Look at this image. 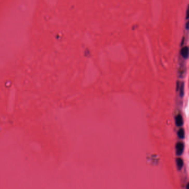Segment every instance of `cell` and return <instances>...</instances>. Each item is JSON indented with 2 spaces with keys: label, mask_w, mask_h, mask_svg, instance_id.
I'll return each instance as SVG.
<instances>
[{
  "label": "cell",
  "mask_w": 189,
  "mask_h": 189,
  "mask_svg": "<svg viewBox=\"0 0 189 189\" xmlns=\"http://www.w3.org/2000/svg\"><path fill=\"white\" fill-rule=\"evenodd\" d=\"M178 136H179V137L180 138H181V139L184 138V137H185V132H184V129H182V128L180 129L179 130V131H178Z\"/></svg>",
  "instance_id": "obj_5"
},
{
  "label": "cell",
  "mask_w": 189,
  "mask_h": 189,
  "mask_svg": "<svg viewBox=\"0 0 189 189\" xmlns=\"http://www.w3.org/2000/svg\"><path fill=\"white\" fill-rule=\"evenodd\" d=\"M187 189H189V183H188V184L187 185V187H186Z\"/></svg>",
  "instance_id": "obj_9"
},
{
  "label": "cell",
  "mask_w": 189,
  "mask_h": 189,
  "mask_svg": "<svg viewBox=\"0 0 189 189\" xmlns=\"http://www.w3.org/2000/svg\"><path fill=\"white\" fill-rule=\"evenodd\" d=\"M177 163L178 168L179 169H181L183 166V160L181 159V158H178L177 159Z\"/></svg>",
  "instance_id": "obj_4"
},
{
  "label": "cell",
  "mask_w": 189,
  "mask_h": 189,
  "mask_svg": "<svg viewBox=\"0 0 189 189\" xmlns=\"http://www.w3.org/2000/svg\"><path fill=\"white\" fill-rule=\"evenodd\" d=\"M175 121H176V125H177L178 126L180 127L181 126L183 125V117L181 115H178L177 117H176L175 118Z\"/></svg>",
  "instance_id": "obj_3"
},
{
  "label": "cell",
  "mask_w": 189,
  "mask_h": 189,
  "mask_svg": "<svg viewBox=\"0 0 189 189\" xmlns=\"http://www.w3.org/2000/svg\"><path fill=\"white\" fill-rule=\"evenodd\" d=\"M186 17V19H189V5L188 6V7L187 8Z\"/></svg>",
  "instance_id": "obj_7"
},
{
  "label": "cell",
  "mask_w": 189,
  "mask_h": 189,
  "mask_svg": "<svg viewBox=\"0 0 189 189\" xmlns=\"http://www.w3.org/2000/svg\"><path fill=\"white\" fill-rule=\"evenodd\" d=\"M184 149V144L183 142H178L176 145V150L178 155H181Z\"/></svg>",
  "instance_id": "obj_1"
},
{
  "label": "cell",
  "mask_w": 189,
  "mask_h": 189,
  "mask_svg": "<svg viewBox=\"0 0 189 189\" xmlns=\"http://www.w3.org/2000/svg\"><path fill=\"white\" fill-rule=\"evenodd\" d=\"M184 83H182V85H181V87H180V95L181 96H183L184 95Z\"/></svg>",
  "instance_id": "obj_6"
},
{
  "label": "cell",
  "mask_w": 189,
  "mask_h": 189,
  "mask_svg": "<svg viewBox=\"0 0 189 189\" xmlns=\"http://www.w3.org/2000/svg\"><path fill=\"white\" fill-rule=\"evenodd\" d=\"M181 54L183 58L187 59L189 56V48L187 47H185L183 48L181 50Z\"/></svg>",
  "instance_id": "obj_2"
},
{
  "label": "cell",
  "mask_w": 189,
  "mask_h": 189,
  "mask_svg": "<svg viewBox=\"0 0 189 189\" xmlns=\"http://www.w3.org/2000/svg\"><path fill=\"white\" fill-rule=\"evenodd\" d=\"M186 28L187 29H189V21H188L186 24Z\"/></svg>",
  "instance_id": "obj_8"
}]
</instances>
